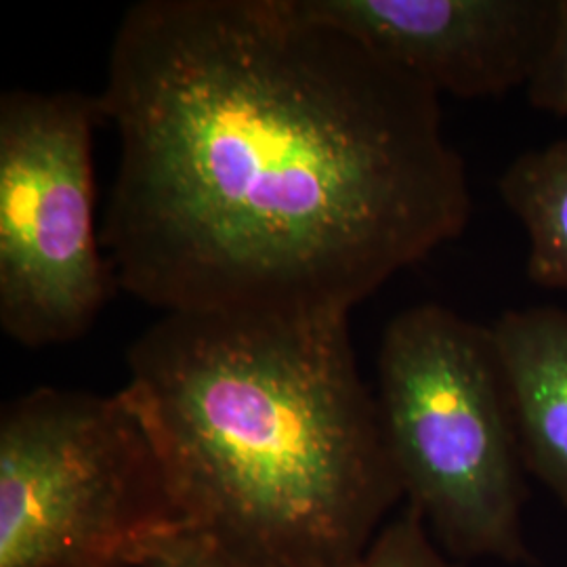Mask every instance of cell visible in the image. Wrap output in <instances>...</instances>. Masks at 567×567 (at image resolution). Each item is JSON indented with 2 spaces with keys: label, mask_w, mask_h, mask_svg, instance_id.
Instances as JSON below:
<instances>
[{
  "label": "cell",
  "mask_w": 567,
  "mask_h": 567,
  "mask_svg": "<svg viewBox=\"0 0 567 567\" xmlns=\"http://www.w3.org/2000/svg\"><path fill=\"white\" fill-rule=\"evenodd\" d=\"M433 93L498 97L527 86L559 0H299Z\"/></svg>",
  "instance_id": "cell-6"
},
{
  "label": "cell",
  "mask_w": 567,
  "mask_h": 567,
  "mask_svg": "<svg viewBox=\"0 0 567 567\" xmlns=\"http://www.w3.org/2000/svg\"><path fill=\"white\" fill-rule=\"evenodd\" d=\"M377 404L405 507L456 561L529 564L524 454L489 326L444 305L383 332Z\"/></svg>",
  "instance_id": "cell-3"
},
{
  "label": "cell",
  "mask_w": 567,
  "mask_h": 567,
  "mask_svg": "<svg viewBox=\"0 0 567 567\" xmlns=\"http://www.w3.org/2000/svg\"><path fill=\"white\" fill-rule=\"evenodd\" d=\"M100 95L0 97V328L28 349L72 343L118 290L95 224Z\"/></svg>",
  "instance_id": "cell-5"
},
{
  "label": "cell",
  "mask_w": 567,
  "mask_h": 567,
  "mask_svg": "<svg viewBox=\"0 0 567 567\" xmlns=\"http://www.w3.org/2000/svg\"><path fill=\"white\" fill-rule=\"evenodd\" d=\"M121 393L39 386L0 412V567H143L189 534Z\"/></svg>",
  "instance_id": "cell-4"
},
{
  "label": "cell",
  "mask_w": 567,
  "mask_h": 567,
  "mask_svg": "<svg viewBox=\"0 0 567 567\" xmlns=\"http://www.w3.org/2000/svg\"><path fill=\"white\" fill-rule=\"evenodd\" d=\"M102 246L161 313L349 316L471 217L440 95L299 0H142L110 47Z\"/></svg>",
  "instance_id": "cell-1"
},
{
  "label": "cell",
  "mask_w": 567,
  "mask_h": 567,
  "mask_svg": "<svg viewBox=\"0 0 567 567\" xmlns=\"http://www.w3.org/2000/svg\"><path fill=\"white\" fill-rule=\"evenodd\" d=\"M498 192L526 231L529 280L567 292V137L517 156Z\"/></svg>",
  "instance_id": "cell-8"
},
{
  "label": "cell",
  "mask_w": 567,
  "mask_h": 567,
  "mask_svg": "<svg viewBox=\"0 0 567 567\" xmlns=\"http://www.w3.org/2000/svg\"><path fill=\"white\" fill-rule=\"evenodd\" d=\"M489 334L526 468L567 508V307L507 311Z\"/></svg>",
  "instance_id": "cell-7"
},
{
  "label": "cell",
  "mask_w": 567,
  "mask_h": 567,
  "mask_svg": "<svg viewBox=\"0 0 567 567\" xmlns=\"http://www.w3.org/2000/svg\"><path fill=\"white\" fill-rule=\"evenodd\" d=\"M351 567H463L433 540L423 519L405 507L386 522L364 557Z\"/></svg>",
  "instance_id": "cell-9"
},
{
  "label": "cell",
  "mask_w": 567,
  "mask_h": 567,
  "mask_svg": "<svg viewBox=\"0 0 567 567\" xmlns=\"http://www.w3.org/2000/svg\"><path fill=\"white\" fill-rule=\"evenodd\" d=\"M143 567H255L208 538L189 532L154 555Z\"/></svg>",
  "instance_id": "cell-11"
},
{
  "label": "cell",
  "mask_w": 567,
  "mask_h": 567,
  "mask_svg": "<svg viewBox=\"0 0 567 567\" xmlns=\"http://www.w3.org/2000/svg\"><path fill=\"white\" fill-rule=\"evenodd\" d=\"M526 93L536 110L567 118V0H559L547 51L527 82Z\"/></svg>",
  "instance_id": "cell-10"
},
{
  "label": "cell",
  "mask_w": 567,
  "mask_h": 567,
  "mask_svg": "<svg viewBox=\"0 0 567 567\" xmlns=\"http://www.w3.org/2000/svg\"><path fill=\"white\" fill-rule=\"evenodd\" d=\"M126 372L192 532L250 566H355L404 498L349 316L161 313Z\"/></svg>",
  "instance_id": "cell-2"
}]
</instances>
